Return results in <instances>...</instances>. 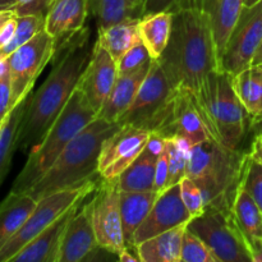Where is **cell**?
<instances>
[{"instance_id":"44","label":"cell","mask_w":262,"mask_h":262,"mask_svg":"<svg viewBox=\"0 0 262 262\" xmlns=\"http://www.w3.org/2000/svg\"><path fill=\"white\" fill-rule=\"evenodd\" d=\"M14 15H17V13H15L14 9H7V10H0V27H2L3 25H4L5 22H7L9 18L14 17Z\"/></svg>"},{"instance_id":"36","label":"cell","mask_w":262,"mask_h":262,"mask_svg":"<svg viewBox=\"0 0 262 262\" xmlns=\"http://www.w3.org/2000/svg\"><path fill=\"white\" fill-rule=\"evenodd\" d=\"M179 192H181L182 201L186 205L192 217L199 216L204 212L205 207H206L204 196L201 193V189L191 178L186 176L179 182Z\"/></svg>"},{"instance_id":"12","label":"cell","mask_w":262,"mask_h":262,"mask_svg":"<svg viewBox=\"0 0 262 262\" xmlns=\"http://www.w3.org/2000/svg\"><path fill=\"white\" fill-rule=\"evenodd\" d=\"M262 42V0L243 8L224 51L219 68L235 76L252 64L253 56Z\"/></svg>"},{"instance_id":"38","label":"cell","mask_w":262,"mask_h":262,"mask_svg":"<svg viewBox=\"0 0 262 262\" xmlns=\"http://www.w3.org/2000/svg\"><path fill=\"white\" fill-rule=\"evenodd\" d=\"M184 0H141L140 17L158 12H174Z\"/></svg>"},{"instance_id":"5","label":"cell","mask_w":262,"mask_h":262,"mask_svg":"<svg viewBox=\"0 0 262 262\" xmlns=\"http://www.w3.org/2000/svg\"><path fill=\"white\" fill-rule=\"evenodd\" d=\"M96 118L97 113L77 87L41 142L30 151L10 191L26 193L55 163L68 143Z\"/></svg>"},{"instance_id":"26","label":"cell","mask_w":262,"mask_h":262,"mask_svg":"<svg viewBox=\"0 0 262 262\" xmlns=\"http://www.w3.org/2000/svg\"><path fill=\"white\" fill-rule=\"evenodd\" d=\"M158 156V152L146 146L137 159L117 178L119 191L145 192L155 189Z\"/></svg>"},{"instance_id":"11","label":"cell","mask_w":262,"mask_h":262,"mask_svg":"<svg viewBox=\"0 0 262 262\" xmlns=\"http://www.w3.org/2000/svg\"><path fill=\"white\" fill-rule=\"evenodd\" d=\"M55 40L43 28L8 56L12 109L31 94L36 79L55 54Z\"/></svg>"},{"instance_id":"23","label":"cell","mask_w":262,"mask_h":262,"mask_svg":"<svg viewBox=\"0 0 262 262\" xmlns=\"http://www.w3.org/2000/svg\"><path fill=\"white\" fill-rule=\"evenodd\" d=\"M160 192H129L119 191V206L122 214L123 232L128 247H132V241L136 230L150 214Z\"/></svg>"},{"instance_id":"13","label":"cell","mask_w":262,"mask_h":262,"mask_svg":"<svg viewBox=\"0 0 262 262\" xmlns=\"http://www.w3.org/2000/svg\"><path fill=\"white\" fill-rule=\"evenodd\" d=\"M152 133L132 124H122L102 143L99 158L101 179H117L145 150Z\"/></svg>"},{"instance_id":"30","label":"cell","mask_w":262,"mask_h":262,"mask_svg":"<svg viewBox=\"0 0 262 262\" xmlns=\"http://www.w3.org/2000/svg\"><path fill=\"white\" fill-rule=\"evenodd\" d=\"M31 95V94H30ZM30 95L13 107L0 127V186L9 173L12 158L17 151V136Z\"/></svg>"},{"instance_id":"19","label":"cell","mask_w":262,"mask_h":262,"mask_svg":"<svg viewBox=\"0 0 262 262\" xmlns=\"http://www.w3.org/2000/svg\"><path fill=\"white\" fill-rule=\"evenodd\" d=\"M181 7L200 8L209 15L220 61L228 38L245 8V0H184Z\"/></svg>"},{"instance_id":"9","label":"cell","mask_w":262,"mask_h":262,"mask_svg":"<svg viewBox=\"0 0 262 262\" xmlns=\"http://www.w3.org/2000/svg\"><path fill=\"white\" fill-rule=\"evenodd\" d=\"M97 183L90 181L78 187L54 192L37 201L36 207L14 237L0 250V262H10L13 257L42 230L63 216L67 211L81 204L94 193Z\"/></svg>"},{"instance_id":"24","label":"cell","mask_w":262,"mask_h":262,"mask_svg":"<svg viewBox=\"0 0 262 262\" xmlns=\"http://www.w3.org/2000/svg\"><path fill=\"white\" fill-rule=\"evenodd\" d=\"M186 225H181L168 232L151 237L135 246L140 261L142 262H181L182 242Z\"/></svg>"},{"instance_id":"8","label":"cell","mask_w":262,"mask_h":262,"mask_svg":"<svg viewBox=\"0 0 262 262\" xmlns=\"http://www.w3.org/2000/svg\"><path fill=\"white\" fill-rule=\"evenodd\" d=\"M187 229L206 243L219 262H253L232 211L206 206L201 215L187 223Z\"/></svg>"},{"instance_id":"10","label":"cell","mask_w":262,"mask_h":262,"mask_svg":"<svg viewBox=\"0 0 262 262\" xmlns=\"http://www.w3.org/2000/svg\"><path fill=\"white\" fill-rule=\"evenodd\" d=\"M86 206L99 247L109 253L120 255L128 246L123 232L117 179H101Z\"/></svg>"},{"instance_id":"20","label":"cell","mask_w":262,"mask_h":262,"mask_svg":"<svg viewBox=\"0 0 262 262\" xmlns=\"http://www.w3.org/2000/svg\"><path fill=\"white\" fill-rule=\"evenodd\" d=\"M152 60L154 59H150L137 71L118 76L109 96L106 97L104 105L97 113V117L102 118L107 122L119 123L120 117L129 109L132 102L135 101L138 90L142 86L143 81L150 71Z\"/></svg>"},{"instance_id":"33","label":"cell","mask_w":262,"mask_h":262,"mask_svg":"<svg viewBox=\"0 0 262 262\" xmlns=\"http://www.w3.org/2000/svg\"><path fill=\"white\" fill-rule=\"evenodd\" d=\"M45 28V15L42 14H23L17 15V28L12 40L8 45L0 49V60L7 59L13 51L17 50L22 45L37 35Z\"/></svg>"},{"instance_id":"48","label":"cell","mask_w":262,"mask_h":262,"mask_svg":"<svg viewBox=\"0 0 262 262\" xmlns=\"http://www.w3.org/2000/svg\"><path fill=\"white\" fill-rule=\"evenodd\" d=\"M257 2H258V0H246L245 5H246V7H251V5H253L255 3H257Z\"/></svg>"},{"instance_id":"27","label":"cell","mask_w":262,"mask_h":262,"mask_svg":"<svg viewBox=\"0 0 262 262\" xmlns=\"http://www.w3.org/2000/svg\"><path fill=\"white\" fill-rule=\"evenodd\" d=\"M138 23L140 17H129L107 27L97 28L96 42L118 61L125 51L141 40Z\"/></svg>"},{"instance_id":"34","label":"cell","mask_w":262,"mask_h":262,"mask_svg":"<svg viewBox=\"0 0 262 262\" xmlns=\"http://www.w3.org/2000/svg\"><path fill=\"white\" fill-rule=\"evenodd\" d=\"M90 12L96 18L97 28L133 17L128 0H90Z\"/></svg>"},{"instance_id":"4","label":"cell","mask_w":262,"mask_h":262,"mask_svg":"<svg viewBox=\"0 0 262 262\" xmlns=\"http://www.w3.org/2000/svg\"><path fill=\"white\" fill-rule=\"evenodd\" d=\"M245 155L214 138L192 146L186 176L201 189L206 206L232 211L242 179Z\"/></svg>"},{"instance_id":"40","label":"cell","mask_w":262,"mask_h":262,"mask_svg":"<svg viewBox=\"0 0 262 262\" xmlns=\"http://www.w3.org/2000/svg\"><path fill=\"white\" fill-rule=\"evenodd\" d=\"M10 110H12V87H10V76H8L0 81V127Z\"/></svg>"},{"instance_id":"46","label":"cell","mask_w":262,"mask_h":262,"mask_svg":"<svg viewBox=\"0 0 262 262\" xmlns=\"http://www.w3.org/2000/svg\"><path fill=\"white\" fill-rule=\"evenodd\" d=\"M130 5V9H132L133 17H140V5L141 0H128Z\"/></svg>"},{"instance_id":"16","label":"cell","mask_w":262,"mask_h":262,"mask_svg":"<svg viewBox=\"0 0 262 262\" xmlns=\"http://www.w3.org/2000/svg\"><path fill=\"white\" fill-rule=\"evenodd\" d=\"M97 248L100 247L92 228L89 209L86 204L82 206L79 205L64 230L59 262L86 261Z\"/></svg>"},{"instance_id":"32","label":"cell","mask_w":262,"mask_h":262,"mask_svg":"<svg viewBox=\"0 0 262 262\" xmlns=\"http://www.w3.org/2000/svg\"><path fill=\"white\" fill-rule=\"evenodd\" d=\"M165 138V148L168 152L169 178L168 187L179 183L187 174L188 155L192 146L184 138L179 136H171Z\"/></svg>"},{"instance_id":"39","label":"cell","mask_w":262,"mask_h":262,"mask_svg":"<svg viewBox=\"0 0 262 262\" xmlns=\"http://www.w3.org/2000/svg\"><path fill=\"white\" fill-rule=\"evenodd\" d=\"M168 178H169V163H168V152L164 146L163 151L159 154L158 163H156V176H155V191L163 192L168 188Z\"/></svg>"},{"instance_id":"21","label":"cell","mask_w":262,"mask_h":262,"mask_svg":"<svg viewBox=\"0 0 262 262\" xmlns=\"http://www.w3.org/2000/svg\"><path fill=\"white\" fill-rule=\"evenodd\" d=\"M81 204L72 207L50 227L36 235L10 260V262H59L64 230L73 212Z\"/></svg>"},{"instance_id":"15","label":"cell","mask_w":262,"mask_h":262,"mask_svg":"<svg viewBox=\"0 0 262 262\" xmlns=\"http://www.w3.org/2000/svg\"><path fill=\"white\" fill-rule=\"evenodd\" d=\"M118 76L119 72L117 61L95 41L91 59L79 79L78 89L83 92L87 101L96 113L100 112L109 96Z\"/></svg>"},{"instance_id":"28","label":"cell","mask_w":262,"mask_h":262,"mask_svg":"<svg viewBox=\"0 0 262 262\" xmlns=\"http://www.w3.org/2000/svg\"><path fill=\"white\" fill-rule=\"evenodd\" d=\"M173 12L151 13L140 17L138 32L151 58L159 59L169 42Z\"/></svg>"},{"instance_id":"22","label":"cell","mask_w":262,"mask_h":262,"mask_svg":"<svg viewBox=\"0 0 262 262\" xmlns=\"http://www.w3.org/2000/svg\"><path fill=\"white\" fill-rule=\"evenodd\" d=\"M36 204L31 194L13 191L0 202V250L22 228Z\"/></svg>"},{"instance_id":"43","label":"cell","mask_w":262,"mask_h":262,"mask_svg":"<svg viewBox=\"0 0 262 262\" xmlns=\"http://www.w3.org/2000/svg\"><path fill=\"white\" fill-rule=\"evenodd\" d=\"M118 260L120 262H137L140 261V257H138L137 255H133V253L130 252L129 247H127L120 255H118Z\"/></svg>"},{"instance_id":"1","label":"cell","mask_w":262,"mask_h":262,"mask_svg":"<svg viewBox=\"0 0 262 262\" xmlns=\"http://www.w3.org/2000/svg\"><path fill=\"white\" fill-rule=\"evenodd\" d=\"M92 50L94 43L90 42L87 27L56 45L53 69L40 89L30 95L18 129L17 150L31 151L41 142L78 87Z\"/></svg>"},{"instance_id":"18","label":"cell","mask_w":262,"mask_h":262,"mask_svg":"<svg viewBox=\"0 0 262 262\" xmlns=\"http://www.w3.org/2000/svg\"><path fill=\"white\" fill-rule=\"evenodd\" d=\"M173 136H179L193 146L212 138L197 106L194 94L189 90H176L173 107Z\"/></svg>"},{"instance_id":"6","label":"cell","mask_w":262,"mask_h":262,"mask_svg":"<svg viewBox=\"0 0 262 262\" xmlns=\"http://www.w3.org/2000/svg\"><path fill=\"white\" fill-rule=\"evenodd\" d=\"M194 97L211 137L238 150L250 117L235 94L233 76L222 69L210 72Z\"/></svg>"},{"instance_id":"37","label":"cell","mask_w":262,"mask_h":262,"mask_svg":"<svg viewBox=\"0 0 262 262\" xmlns=\"http://www.w3.org/2000/svg\"><path fill=\"white\" fill-rule=\"evenodd\" d=\"M150 59H152L150 53L146 49V46L143 45L142 40H140L129 50L125 51L122 58L117 61L118 72H119V74L135 72L140 69L143 64L147 63Z\"/></svg>"},{"instance_id":"49","label":"cell","mask_w":262,"mask_h":262,"mask_svg":"<svg viewBox=\"0 0 262 262\" xmlns=\"http://www.w3.org/2000/svg\"><path fill=\"white\" fill-rule=\"evenodd\" d=\"M245 2H246V0H245Z\"/></svg>"},{"instance_id":"25","label":"cell","mask_w":262,"mask_h":262,"mask_svg":"<svg viewBox=\"0 0 262 262\" xmlns=\"http://www.w3.org/2000/svg\"><path fill=\"white\" fill-rule=\"evenodd\" d=\"M233 87L252 125L262 123V64H251L233 76Z\"/></svg>"},{"instance_id":"29","label":"cell","mask_w":262,"mask_h":262,"mask_svg":"<svg viewBox=\"0 0 262 262\" xmlns=\"http://www.w3.org/2000/svg\"><path fill=\"white\" fill-rule=\"evenodd\" d=\"M232 214L248 246L262 238V211L241 184L233 201Z\"/></svg>"},{"instance_id":"14","label":"cell","mask_w":262,"mask_h":262,"mask_svg":"<svg viewBox=\"0 0 262 262\" xmlns=\"http://www.w3.org/2000/svg\"><path fill=\"white\" fill-rule=\"evenodd\" d=\"M191 219V214L181 199L179 183L173 184L159 194L150 214L136 230L132 247L160 233L186 225Z\"/></svg>"},{"instance_id":"45","label":"cell","mask_w":262,"mask_h":262,"mask_svg":"<svg viewBox=\"0 0 262 262\" xmlns=\"http://www.w3.org/2000/svg\"><path fill=\"white\" fill-rule=\"evenodd\" d=\"M17 7V0H0V10L14 9Z\"/></svg>"},{"instance_id":"17","label":"cell","mask_w":262,"mask_h":262,"mask_svg":"<svg viewBox=\"0 0 262 262\" xmlns=\"http://www.w3.org/2000/svg\"><path fill=\"white\" fill-rule=\"evenodd\" d=\"M90 13V0H50L45 13V31L55 46L84 27Z\"/></svg>"},{"instance_id":"2","label":"cell","mask_w":262,"mask_h":262,"mask_svg":"<svg viewBox=\"0 0 262 262\" xmlns=\"http://www.w3.org/2000/svg\"><path fill=\"white\" fill-rule=\"evenodd\" d=\"M156 60L173 90L186 89L196 94L207 74L220 69L209 15L196 7L174 10L170 38Z\"/></svg>"},{"instance_id":"3","label":"cell","mask_w":262,"mask_h":262,"mask_svg":"<svg viewBox=\"0 0 262 262\" xmlns=\"http://www.w3.org/2000/svg\"><path fill=\"white\" fill-rule=\"evenodd\" d=\"M120 123L97 117L68 143L49 170L28 189L36 201L54 192L74 188L99 174L102 143L120 128Z\"/></svg>"},{"instance_id":"42","label":"cell","mask_w":262,"mask_h":262,"mask_svg":"<svg viewBox=\"0 0 262 262\" xmlns=\"http://www.w3.org/2000/svg\"><path fill=\"white\" fill-rule=\"evenodd\" d=\"M251 255L253 262H262V238L256 239L250 245Z\"/></svg>"},{"instance_id":"47","label":"cell","mask_w":262,"mask_h":262,"mask_svg":"<svg viewBox=\"0 0 262 262\" xmlns=\"http://www.w3.org/2000/svg\"><path fill=\"white\" fill-rule=\"evenodd\" d=\"M252 64H262V42H261L260 48H258V50L256 51L255 56H253Z\"/></svg>"},{"instance_id":"7","label":"cell","mask_w":262,"mask_h":262,"mask_svg":"<svg viewBox=\"0 0 262 262\" xmlns=\"http://www.w3.org/2000/svg\"><path fill=\"white\" fill-rule=\"evenodd\" d=\"M174 96L176 90L160 63L154 59L135 101L120 117L119 123L143 128L161 137H171Z\"/></svg>"},{"instance_id":"41","label":"cell","mask_w":262,"mask_h":262,"mask_svg":"<svg viewBox=\"0 0 262 262\" xmlns=\"http://www.w3.org/2000/svg\"><path fill=\"white\" fill-rule=\"evenodd\" d=\"M15 28H17V15L9 18V19L0 27V49H3L5 45L9 43L13 35H14Z\"/></svg>"},{"instance_id":"31","label":"cell","mask_w":262,"mask_h":262,"mask_svg":"<svg viewBox=\"0 0 262 262\" xmlns=\"http://www.w3.org/2000/svg\"><path fill=\"white\" fill-rule=\"evenodd\" d=\"M241 186L262 211V133L256 136L251 151L245 155Z\"/></svg>"},{"instance_id":"35","label":"cell","mask_w":262,"mask_h":262,"mask_svg":"<svg viewBox=\"0 0 262 262\" xmlns=\"http://www.w3.org/2000/svg\"><path fill=\"white\" fill-rule=\"evenodd\" d=\"M181 262H219V260L201 238L186 229L182 242Z\"/></svg>"}]
</instances>
